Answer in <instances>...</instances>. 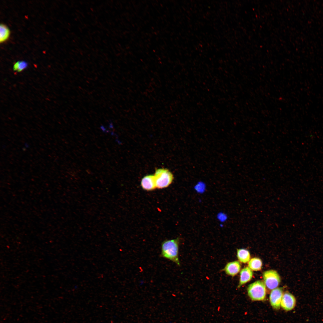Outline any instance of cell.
I'll return each instance as SVG.
<instances>
[{
    "label": "cell",
    "mask_w": 323,
    "mask_h": 323,
    "mask_svg": "<svg viewBox=\"0 0 323 323\" xmlns=\"http://www.w3.org/2000/svg\"><path fill=\"white\" fill-rule=\"evenodd\" d=\"M179 238L166 240L161 244V256L170 260L178 266H180L179 258Z\"/></svg>",
    "instance_id": "6da1fadb"
},
{
    "label": "cell",
    "mask_w": 323,
    "mask_h": 323,
    "mask_svg": "<svg viewBox=\"0 0 323 323\" xmlns=\"http://www.w3.org/2000/svg\"><path fill=\"white\" fill-rule=\"evenodd\" d=\"M248 295L253 301H262L266 298V286L263 282L257 281L249 284L248 287Z\"/></svg>",
    "instance_id": "7a4b0ae2"
},
{
    "label": "cell",
    "mask_w": 323,
    "mask_h": 323,
    "mask_svg": "<svg viewBox=\"0 0 323 323\" xmlns=\"http://www.w3.org/2000/svg\"><path fill=\"white\" fill-rule=\"evenodd\" d=\"M156 188L162 189L169 186L172 182L174 176L168 170L159 168L156 170L154 175Z\"/></svg>",
    "instance_id": "3957f363"
},
{
    "label": "cell",
    "mask_w": 323,
    "mask_h": 323,
    "mask_svg": "<svg viewBox=\"0 0 323 323\" xmlns=\"http://www.w3.org/2000/svg\"><path fill=\"white\" fill-rule=\"evenodd\" d=\"M263 276L266 287L269 290H272L277 288L281 281L279 274L274 270H269L264 272Z\"/></svg>",
    "instance_id": "277c9868"
},
{
    "label": "cell",
    "mask_w": 323,
    "mask_h": 323,
    "mask_svg": "<svg viewBox=\"0 0 323 323\" xmlns=\"http://www.w3.org/2000/svg\"><path fill=\"white\" fill-rule=\"evenodd\" d=\"M284 293L283 290L281 287H277L272 290L269 295V300L273 308L276 310L280 308Z\"/></svg>",
    "instance_id": "5b68a950"
},
{
    "label": "cell",
    "mask_w": 323,
    "mask_h": 323,
    "mask_svg": "<svg viewBox=\"0 0 323 323\" xmlns=\"http://www.w3.org/2000/svg\"><path fill=\"white\" fill-rule=\"evenodd\" d=\"M296 300L295 296L289 292L284 293L282 298L281 306L285 310L289 311L295 307Z\"/></svg>",
    "instance_id": "8992f818"
},
{
    "label": "cell",
    "mask_w": 323,
    "mask_h": 323,
    "mask_svg": "<svg viewBox=\"0 0 323 323\" xmlns=\"http://www.w3.org/2000/svg\"><path fill=\"white\" fill-rule=\"evenodd\" d=\"M241 268L240 262L236 260L227 263L222 270L226 275L234 277L239 272Z\"/></svg>",
    "instance_id": "52a82bcc"
},
{
    "label": "cell",
    "mask_w": 323,
    "mask_h": 323,
    "mask_svg": "<svg viewBox=\"0 0 323 323\" xmlns=\"http://www.w3.org/2000/svg\"><path fill=\"white\" fill-rule=\"evenodd\" d=\"M141 186L143 189L147 191H152L156 188L154 175H147L142 179Z\"/></svg>",
    "instance_id": "ba28073f"
},
{
    "label": "cell",
    "mask_w": 323,
    "mask_h": 323,
    "mask_svg": "<svg viewBox=\"0 0 323 323\" xmlns=\"http://www.w3.org/2000/svg\"><path fill=\"white\" fill-rule=\"evenodd\" d=\"M253 272L248 266L242 269L240 272V279L238 287L239 288L242 285L250 281L252 279Z\"/></svg>",
    "instance_id": "9c48e42d"
},
{
    "label": "cell",
    "mask_w": 323,
    "mask_h": 323,
    "mask_svg": "<svg viewBox=\"0 0 323 323\" xmlns=\"http://www.w3.org/2000/svg\"><path fill=\"white\" fill-rule=\"evenodd\" d=\"M237 257L241 263H246L250 260V254L247 250L244 249H237Z\"/></svg>",
    "instance_id": "30bf717a"
},
{
    "label": "cell",
    "mask_w": 323,
    "mask_h": 323,
    "mask_svg": "<svg viewBox=\"0 0 323 323\" xmlns=\"http://www.w3.org/2000/svg\"><path fill=\"white\" fill-rule=\"evenodd\" d=\"M263 263L261 260L257 258H253L248 262V267L252 271H258L261 269Z\"/></svg>",
    "instance_id": "8fae6325"
},
{
    "label": "cell",
    "mask_w": 323,
    "mask_h": 323,
    "mask_svg": "<svg viewBox=\"0 0 323 323\" xmlns=\"http://www.w3.org/2000/svg\"><path fill=\"white\" fill-rule=\"evenodd\" d=\"M10 31L8 28L5 25L1 24L0 26V42H3L8 38Z\"/></svg>",
    "instance_id": "7c38bea8"
},
{
    "label": "cell",
    "mask_w": 323,
    "mask_h": 323,
    "mask_svg": "<svg viewBox=\"0 0 323 323\" xmlns=\"http://www.w3.org/2000/svg\"><path fill=\"white\" fill-rule=\"evenodd\" d=\"M28 63L24 60L18 61L14 63L13 66V69L17 72H21L28 67Z\"/></svg>",
    "instance_id": "4fadbf2b"
}]
</instances>
